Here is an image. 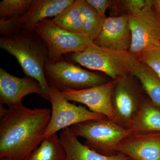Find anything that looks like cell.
<instances>
[{
    "mask_svg": "<svg viewBox=\"0 0 160 160\" xmlns=\"http://www.w3.org/2000/svg\"><path fill=\"white\" fill-rule=\"evenodd\" d=\"M51 110L22 103L8 107L0 121V158L24 160L45 139Z\"/></svg>",
    "mask_w": 160,
    "mask_h": 160,
    "instance_id": "obj_1",
    "label": "cell"
},
{
    "mask_svg": "<svg viewBox=\"0 0 160 160\" xmlns=\"http://www.w3.org/2000/svg\"><path fill=\"white\" fill-rule=\"evenodd\" d=\"M0 47L15 58L26 77L40 83L46 100L49 102V86L44 74L49 61L48 50L35 32L22 30L12 35L2 36Z\"/></svg>",
    "mask_w": 160,
    "mask_h": 160,
    "instance_id": "obj_2",
    "label": "cell"
},
{
    "mask_svg": "<svg viewBox=\"0 0 160 160\" xmlns=\"http://www.w3.org/2000/svg\"><path fill=\"white\" fill-rule=\"evenodd\" d=\"M70 58L81 66L102 72L117 80L131 75L138 57L129 51L115 50L94 44L84 51L71 53Z\"/></svg>",
    "mask_w": 160,
    "mask_h": 160,
    "instance_id": "obj_3",
    "label": "cell"
},
{
    "mask_svg": "<svg viewBox=\"0 0 160 160\" xmlns=\"http://www.w3.org/2000/svg\"><path fill=\"white\" fill-rule=\"evenodd\" d=\"M69 128L76 136L86 139L85 145L105 156L117 154L120 142L133 133L131 129L124 128L107 118L86 121Z\"/></svg>",
    "mask_w": 160,
    "mask_h": 160,
    "instance_id": "obj_4",
    "label": "cell"
},
{
    "mask_svg": "<svg viewBox=\"0 0 160 160\" xmlns=\"http://www.w3.org/2000/svg\"><path fill=\"white\" fill-rule=\"evenodd\" d=\"M44 74L49 86L61 92L87 89L109 82L102 75L81 68L62 59L46 63Z\"/></svg>",
    "mask_w": 160,
    "mask_h": 160,
    "instance_id": "obj_5",
    "label": "cell"
},
{
    "mask_svg": "<svg viewBox=\"0 0 160 160\" xmlns=\"http://www.w3.org/2000/svg\"><path fill=\"white\" fill-rule=\"evenodd\" d=\"M34 31L46 45L49 61L62 59L63 55L84 51L93 44L85 34L72 33L60 28L52 21L46 19L39 22Z\"/></svg>",
    "mask_w": 160,
    "mask_h": 160,
    "instance_id": "obj_6",
    "label": "cell"
},
{
    "mask_svg": "<svg viewBox=\"0 0 160 160\" xmlns=\"http://www.w3.org/2000/svg\"><path fill=\"white\" fill-rule=\"evenodd\" d=\"M49 95L51 114L45 134L46 138L78 123L107 118L90 111L85 106H78L69 102L60 92L51 86H49Z\"/></svg>",
    "mask_w": 160,
    "mask_h": 160,
    "instance_id": "obj_7",
    "label": "cell"
},
{
    "mask_svg": "<svg viewBox=\"0 0 160 160\" xmlns=\"http://www.w3.org/2000/svg\"><path fill=\"white\" fill-rule=\"evenodd\" d=\"M132 34L129 51L138 56L142 52L160 45V16L153 2L142 11L128 14Z\"/></svg>",
    "mask_w": 160,
    "mask_h": 160,
    "instance_id": "obj_8",
    "label": "cell"
},
{
    "mask_svg": "<svg viewBox=\"0 0 160 160\" xmlns=\"http://www.w3.org/2000/svg\"><path fill=\"white\" fill-rule=\"evenodd\" d=\"M118 79L112 80L87 89L61 93L68 101L82 103L87 106L90 111L104 116L117 123L112 108V95Z\"/></svg>",
    "mask_w": 160,
    "mask_h": 160,
    "instance_id": "obj_9",
    "label": "cell"
},
{
    "mask_svg": "<svg viewBox=\"0 0 160 160\" xmlns=\"http://www.w3.org/2000/svg\"><path fill=\"white\" fill-rule=\"evenodd\" d=\"M143 102L129 76L119 79L112 95V108L118 124L130 129L132 122Z\"/></svg>",
    "mask_w": 160,
    "mask_h": 160,
    "instance_id": "obj_10",
    "label": "cell"
},
{
    "mask_svg": "<svg viewBox=\"0 0 160 160\" xmlns=\"http://www.w3.org/2000/svg\"><path fill=\"white\" fill-rule=\"evenodd\" d=\"M37 93L46 100L40 83L32 78H19L0 69V102L8 107L22 103L23 98Z\"/></svg>",
    "mask_w": 160,
    "mask_h": 160,
    "instance_id": "obj_11",
    "label": "cell"
},
{
    "mask_svg": "<svg viewBox=\"0 0 160 160\" xmlns=\"http://www.w3.org/2000/svg\"><path fill=\"white\" fill-rule=\"evenodd\" d=\"M131 160H160V132L133 133L117 148Z\"/></svg>",
    "mask_w": 160,
    "mask_h": 160,
    "instance_id": "obj_12",
    "label": "cell"
},
{
    "mask_svg": "<svg viewBox=\"0 0 160 160\" xmlns=\"http://www.w3.org/2000/svg\"><path fill=\"white\" fill-rule=\"evenodd\" d=\"M131 42L128 15L106 18L99 34L93 41L96 46L122 51H129Z\"/></svg>",
    "mask_w": 160,
    "mask_h": 160,
    "instance_id": "obj_13",
    "label": "cell"
},
{
    "mask_svg": "<svg viewBox=\"0 0 160 160\" xmlns=\"http://www.w3.org/2000/svg\"><path fill=\"white\" fill-rule=\"evenodd\" d=\"M74 2L73 0H32L28 11L19 17L21 29L34 31L38 23L47 18L55 17Z\"/></svg>",
    "mask_w": 160,
    "mask_h": 160,
    "instance_id": "obj_14",
    "label": "cell"
},
{
    "mask_svg": "<svg viewBox=\"0 0 160 160\" xmlns=\"http://www.w3.org/2000/svg\"><path fill=\"white\" fill-rule=\"evenodd\" d=\"M60 142L66 151V160H129V158L121 153L105 156L82 144L70 128L63 129L59 136Z\"/></svg>",
    "mask_w": 160,
    "mask_h": 160,
    "instance_id": "obj_15",
    "label": "cell"
},
{
    "mask_svg": "<svg viewBox=\"0 0 160 160\" xmlns=\"http://www.w3.org/2000/svg\"><path fill=\"white\" fill-rule=\"evenodd\" d=\"M133 133L160 132V109L152 102L145 101L132 122Z\"/></svg>",
    "mask_w": 160,
    "mask_h": 160,
    "instance_id": "obj_16",
    "label": "cell"
},
{
    "mask_svg": "<svg viewBox=\"0 0 160 160\" xmlns=\"http://www.w3.org/2000/svg\"><path fill=\"white\" fill-rule=\"evenodd\" d=\"M131 75L139 80L151 102L160 107V77L147 65L138 61Z\"/></svg>",
    "mask_w": 160,
    "mask_h": 160,
    "instance_id": "obj_17",
    "label": "cell"
},
{
    "mask_svg": "<svg viewBox=\"0 0 160 160\" xmlns=\"http://www.w3.org/2000/svg\"><path fill=\"white\" fill-rule=\"evenodd\" d=\"M66 153L57 133L46 138L24 160H66Z\"/></svg>",
    "mask_w": 160,
    "mask_h": 160,
    "instance_id": "obj_18",
    "label": "cell"
},
{
    "mask_svg": "<svg viewBox=\"0 0 160 160\" xmlns=\"http://www.w3.org/2000/svg\"><path fill=\"white\" fill-rule=\"evenodd\" d=\"M60 28L72 33L85 34L80 10L79 0L74 2L52 19Z\"/></svg>",
    "mask_w": 160,
    "mask_h": 160,
    "instance_id": "obj_19",
    "label": "cell"
},
{
    "mask_svg": "<svg viewBox=\"0 0 160 160\" xmlns=\"http://www.w3.org/2000/svg\"><path fill=\"white\" fill-rule=\"evenodd\" d=\"M79 6L84 33L93 42L99 34L106 18L100 16L86 0H79Z\"/></svg>",
    "mask_w": 160,
    "mask_h": 160,
    "instance_id": "obj_20",
    "label": "cell"
},
{
    "mask_svg": "<svg viewBox=\"0 0 160 160\" xmlns=\"http://www.w3.org/2000/svg\"><path fill=\"white\" fill-rule=\"evenodd\" d=\"M32 0H3L0 2V19L21 16L28 11Z\"/></svg>",
    "mask_w": 160,
    "mask_h": 160,
    "instance_id": "obj_21",
    "label": "cell"
},
{
    "mask_svg": "<svg viewBox=\"0 0 160 160\" xmlns=\"http://www.w3.org/2000/svg\"><path fill=\"white\" fill-rule=\"evenodd\" d=\"M138 60L149 66L160 77V45L144 50L138 55Z\"/></svg>",
    "mask_w": 160,
    "mask_h": 160,
    "instance_id": "obj_22",
    "label": "cell"
},
{
    "mask_svg": "<svg viewBox=\"0 0 160 160\" xmlns=\"http://www.w3.org/2000/svg\"><path fill=\"white\" fill-rule=\"evenodd\" d=\"M19 17L0 19V33L2 36L12 35L22 31L19 23Z\"/></svg>",
    "mask_w": 160,
    "mask_h": 160,
    "instance_id": "obj_23",
    "label": "cell"
},
{
    "mask_svg": "<svg viewBox=\"0 0 160 160\" xmlns=\"http://www.w3.org/2000/svg\"><path fill=\"white\" fill-rule=\"evenodd\" d=\"M152 2L153 0H125L122 3L128 14H134L142 11Z\"/></svg>",
    "mask_w": 160,
    "mask_h": 160,
    "instance_id": "obj_24",
    "label": "cell"
},
{
    "mask_svg": "<svg viewBox=\"0 0 160 160\" xmlns=\"http://www.w3.org/2000/svg\"><path fill=\"white\" fill-rule=\"evenodd\" d=\"M86 2L103 18H106L105 13L108 8L111 6L112 1L109 0H86Z\"/></svg>",
    "mask_w": 160,
    "mask_h": 160,
    "instance_id": "obj_25",
    "label": "cell"
},
{
    "mask_svg": "<svg viewBox=\"0 0 160 160\" xmlns=\"http://www.w3.org/2000/svg\"><path fill=\"white\" fill-rule=\"evenodd\" d=\"M153 6L156 11L160 16V0H153Z\"/></svg>",
    "mask_w": 160,
    "mask_h": 160,
    "instance_id": "obj_26",
    "label": "cell"
},
{
    "mask_svg": "<svg viewBox=\"0 0 160 160\" xmlns=\"http://www.w3.org/2000/svg\"><path fill=\"white\" fill-rule=\"evenodd\" d=\"M1 160H11L9 159H8V158H2V159H1Z\"/></svg>",
    "mask_w": 160,
    "mask_h": 160,
    "instance_id": "obj_27",
    "label": "cell"
},
{
    "mask_svg": "<svg viewBox=\"0 0 160 160\" xmlns=\"http://www.w3.org/2000/svg\"><path fill=\"white\" fill-rule=\"evenodd\" d=\"M129 160H131V159H129Z\"/></svg>",
    "mask_w": 160,
    "mask_h": 160,
    "instance_id": "obj_28",
    "label": "cell"
}]
</instances>
